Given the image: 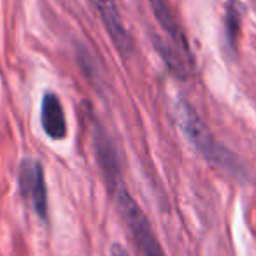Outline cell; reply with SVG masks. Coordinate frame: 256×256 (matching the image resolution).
Instances as JSON below:
<instances>
[{
  "mask_svg": "<svg viewBox=\"0 0 256 256\" xmlns=\"http://www.w3.org/2000/svg\"><path fill=\"white\" fill-rule=\"evenodd\" d=\"M176 118H178L179 128L182 130L186 139L200 151V154H204V158L207 162L223 168L226 174L234 176L237 179L246 178L244 165L238 162V158L230 150L221 146L214 139L210 130L207 128V124L204 123V120L196 114V110L188 102H182L181 100L178 104V107H176Z\"/></svg>",
  "mask_w": 256,
  "mask_h": 256,
  "instance_id": "6da1fadb",
  "label": "cell"
},
{
  "mask_svg": "<svg viewBox=\"0 0 256 256\" xmlns=\"http://www.w3.org/2000/svg\"><path fill=\"white\" fill-rule=\"evenodd\" d=\"M107 182H109L118 210H120L121 218H123L124 224L130 232V237H132L134 244L139 251V256H167L160 240L154 235L150 220L144 214V210L140 209L139 204L134 200V196L128 193L126 186L121 181V176L109 179Z\"/></svg>",
  "mask_w": 256,
  "mask_h": 256,
  "instance_id": "7a4b0ae2",
  "label": "cell"
},
{
  "mask_svg": "<svg viewBox=\"0 0 256 256\" xmlns=\"http://www.w3.org/2000/svg\"><path fill=\"white\" fill-rule=\"evenodd\" d=\"M20 190L39 218L48 216V190L44 168L39 162L25 160L20 167Z\"/></svg>",
  "mask_w": 256,
  "mask_h": 256,
  "instance_id": "3957f363",
  "label": "cell"
},
{
  "mask_svg": "<svg viewBox=\"0 0 256 256\" xmlns=\"http://www.w3.org/2000/svg\"><path fill=\"white\" fill-rule=\"evenodd\" d=\"M96 11L100 14V20L106 25V30L109 34L110 40H112L114 48L120 51L123 56L132 54L134 51V42L132 37L128 34L124 22L120 14V9H118L116 2L114 0H93Z\"/></svg>",
  "mask_w": 256,
  "mask_h": 256,
  "instance_id": "277c9868",
  "label": "cell"
},
{
  "mask_svg": "<svg viewBox=\"0 0 256 256\" xmlns=\"http://www.w3.org/2000/svg\"><path fill=\"white\" fill-rule=\"evenodd\" d=\"M40 124L44 134L51 139L62 140L67 137V120L56 93H44L40 104Z\"/></svg>",
  "mask_w": 256,
  "mask_h": 256,
  "instance_id": "5b68a950",
  "label": "cell"
},
{
  "mask_svg": "<svg viewBox=\"0 0 256 256\" xmlns=\"http://www.w3.org/2000/svg\"><path fill=\"white\" fill-rule=\"evenodd\" d=\"M151 8H153L154 12V18L156 22L162 25V28L167 32V36L170 37V40L176 44L179 51L192 62V54H190V46H188V40H186V36L182 32V26L181 23L178 22L176 18L174 11L170 9L167 0H150Z\"/></svg>",
  "mask_w": 256,
  "mask_h": 256,
  "instance_id": "8992f818",
  "label": "cell"
},
{
  "mask_svg": "<svg viewBox=\"0 0 256 256\" xmlns=\"http://www.w3.org/2000/svg\"><path fill=\"white\" fill-rule=\"evenodd\" d=\"M238 28H240V6L235 0H228L226 14H224V36H226V44L232 50L237 44Z\"/></svg>",
  "mask_w": 256,
  "mask_h": 256,
  "instance_id": "52a82bcc",
  "label": "cell"
},
{
  "mask_svg": "<svg viewBox=\"0 0 256 256\" xmlns=\"http://www.w3.org/2000/svg\"><path fill=\"white\" fill-rule=\"evenodd\" d=\"M110 254L112 256H130L128 254V251L121 244H114L112 248H110Z\"/></svg>",
  "mask_w": 256,
  "mask_h": 256,
  "instance_id": "ba28073f",
  "label": "cell"
}]
</instances>
